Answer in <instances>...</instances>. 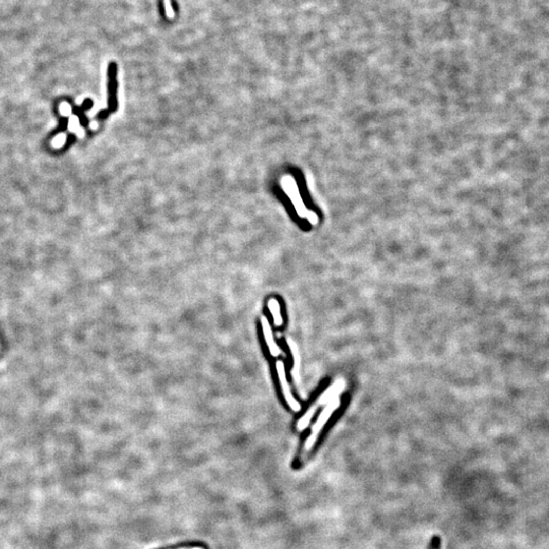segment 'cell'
<instances>
[{
	"label": "cell",
	"instance_id": "cell-8",
	"mask_svg": "<svg viewBox=\"0 0 549 549\" xmlns=\"http://www.w3.org/2000/svg\"><path fill=\"white\" fill-rule=\"evenodd\" d=\"M158 8H159V12H160L161 17L166 20L167 19V13H166L165 0H158Z\"/></svg>",
	"mask_w": 549,
	"mask_h": 549
},
{
	"label": "cell",
	"instance_id": "cell-9",
	"mask_svg": "<svg viewBox=\"0 0 549 549\" xmlns=\"http://www.w3.org/2000/svg\"><path fill=\"white\" fill-rule=\"evenodd\" d=\"M170 5H171V8H172L173 12H174L176 15H178L179 10H180L178 1H177V0H170Z\"/></svg>",
	"mask_w": 549,
	"mask_h": 549
},
{
	"label": "cell",
	"instance_id": "cell-2",
	"mask_svg": "<svg viewBox=\"0 0 549 549\" xmlns=\"http://www.w3.org/2000/svg\"><path fill=\"white\" fill-rule=\"evenodd\" d=\"M276 369H277V373H278V376H279L280 385H281V388H282L283 396H284V398H285L287 404L289 405V407H290L293 411H300L301 406H300V404L298 403V401L294 398V396H293L292 393H291L290 386H289L288 380H287V377H286L285 365H284L283 361L279 360V361L276 362Z\"/></svg>",
	"mask_w": 549,
	"mask_h": 549
},
{
	"label": "cell",
	"instance_id": "cell-10",
	"mask_svg": "<svg viewBox=\"0 0 549 549\" xmlns=\"http://www.w3.org/2000/svg\"><path fill=\"white\" fill-rule=\"evenodd\" d=\"M179 549H204L202 547H190V548H179Z\"/></svg>",
	"mask_w": 549,
	"mask_h": 549
},
{
	"label": "cell",
	"instance_id": "cell-3",
	"mask_svg": "<svg viewBox=\"0 0 549 549\" xmlns=\"http://www.w3.org/2000/svg\"><path fill=\"white\" fill-rule=\"evenodd\" d=\"M346 381L343 378L337 379L330 388H327L318 400V406L325 405L336 397H340V394L345 390Z\"/></svg>",
	"mask_w": 549,
	"mask_h": 549
},
{
	"label": "cell",
	"instance_id": "cell-4",
	"mask_svg": "<svg viewBox=\"0 0 549 549\" xmlns=\"http://www.w3.org/2000/svg\"><path fill=\"white\" fill-rule=\"evenodd\" d=\"M262 326H263V331H264L265 341H266V344H267V346H268V348L270 350L271 355L274 356V357L280 356L282 354V350L279 348V346L274 342L272 326H271L269 320L266 317H262Z\"/></svg>",
	"mask_w": 549,
	"mask_h": 549
},
{
	"label": "cell",
	"instance_id": "cell-6",
	"mask_svg": "<svg viewBox=\"0 0 549 549\" xmlns=\"http://www.w3.org/2000/svg\"><path fill=\"white\" fill-rule=\"evenodd\" d=\"M268 307H269L271 314L273 315L274 325L276 326H281L283 324V319H282V316H281V308H280L279 301L277 299H274V298H271L268 301Z\"/></svg>",
	"mask_w": 549,
	"mask_h": 549
},
{
	"label": "cell",
	"instance_id": "cell-7",
	"mask_svg": "<svg viewBox=\"0 0 549 549\" xmlns=\"http://www.w3.org/2000/svg\"><path fill=\"white\" fill-rule=\"evenodd\" d=\"M318 407H319L318 405L313 406L312 408H309V409L307 410V412H306V413L299 419V421H298V423H297V429H298V431H303V430L308 426L309 422L312 421V419L314 418V416H315V414H316V411H317V408H318Z\"/></svg>",
	"mask_w": 549,
	"mask_h": 549
},
{
	"label": "cell",
	"instance_id": "cell-5",
	"mask_svg": "<svg viewBox=\"0 0 549 549\" xmlns=\"http://www.w3.org/2000/svg\"><path fill=\"white\" fill-rule=\"evenodd\" d=\"M288 343V346L291 350V353H292V356H293V360H294V365L292 367V376L295 380L296 383H299L300 382V367H301V357H300V354H299V349L296 345V343L294 341H292L291 339H288L287 341Z\"/></svg>",
	"mask_w": 549,
	"mask_h": 549
},
{
	"label": "cell",
	"instance_id": "cell-1",
	"mask_svg": "<svg viewBox=\"0 0 549 549\" xmlns=\"http://www.w3.org/2000/svg\"><path fill=\"white\" fill-rule=\"evenodd\" d=\"M339 406H340V397L334 398L332 401H330L325 405V407L323 408V410L320 413L317 422L314 424V426L312 428V434L306 440V443H305V450L306 451H310L313 449V447L315 446V444H316V442H317V440H318V437L320 435L322 427L328 421V419L334 414V412L339 408Z\"/></svg>",
	"mask_w": 549,
	"mask_h": 549
}]
</instances>
